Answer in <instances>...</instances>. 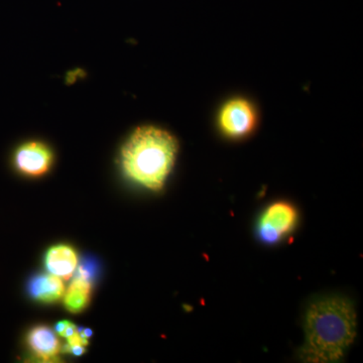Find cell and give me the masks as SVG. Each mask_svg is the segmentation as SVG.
<instances>
[{"mask_svg":"<svg viewBox=\"0 0 363 363\" xmlns=\"http://www.w3.org/2000/svg\"><path fill=\"white\" fill-rule=\"evenodd\" d=\"M304 330L305 342L300 350L303 362H337L357 337V312L346 298H320L306 312Z\"/></svg>","mask_w":363,"mask_h":363,"instance_id":"6da1fadb","label":"cell"},{"mask_svg":"<svg viewBox=\"0 0 363 363\" xmlns=\"http://www.w3.org/2000/svg\"><path fill=\"white\" fill-rule=\"evenodd\" d=\"M175 136L156 126H140L121 150V166L130 180L150 191L164 187L178 154Z\"/></svg>","mask_w":363,"mask_h":363,"instance_id":"7a4b0ae2","label":"cell"},{"mask_svg":"<svg viewBox=\"0 0 363 363\" xmlns=\"http://www.w3.org/2000/svg\"><path fill=\"white\" fill-rule=\"evenodd\" d=\"M298 217L297 209L290 203H272L264 210L257 220V238L269 245L281 242L295 230Z\"/></svg>","mask_w":363,"mask_h":363,"instance_id":"3957f363","label":"cell"},{"mask_svg":"<svg viewBox=\"0 0 363 363\" xmlns=\"http://www.w3.org/2000/svg\"><path fill=\"white\" fill-rule=\"evenodd\" d=\"M219 125L229 138H240L248 135L255 125V112L252 104L243 99L227 102L219 114Z\"/></svg>","mask_w":363,"mask_h":363,"instance_id":"277c9868","label":"cell"},{"mask_svg":"<svg viewBox=\"0 0 363 363\" xmlns=\"http://www.w3.org/2000/svg\"><path fill=\"white\" fill-rule=\"evenodd\" d=\"M13 164L16 169L23 175L43 176L51 168L52 152L45 143H26L14 152Z\"/></svg>","mask_w":363,"mask_h":363,"instance_id":"5b68a950","label":"cell"},{"mask_svg":"<svg viewBox=\"0 0 363 363\" xmlns=\"http://www.w3.org/2000/svg\"><path fill=\"white\" fill-rule=\"evenodd\" d=\"M45 262L50 274L61 279H69L77 269V253L70 245H55L48 250Z\"/></svg>","mask_w":363,"mask_h":363,"instance_id":"8992f818","label":"cell"},{"mask_svg":"<svg viewBox=\"0 0 363 363\" xmlns=\"http://www.w3.org/2000/svg\"><path fill=\"white\" fill-rule=\"evenodd\" d=\"M28 294L43 303H55L63 297L65 286L61 278L52 274H40L28 281Z\"/></svg>","mask_w":363,"mask_h":363,"instance_id":"52a82bcc","label":"cell"},{"mask_svg":"<svg viewBox=\"0 0 363 363\" xmlns=\"http://www.w3.org/2000/svg\"><path fill=\"white\" fill-rule=\"evenodd\" d=\"M28 346L40 359L56 358L61 351V344L56 333L47 326H38L28 332Z\"/></svg>","mask_w":363,"mask_h":363,"instance_id":"ba28073f","label":"cell"},{"mask_svg":"<svg viewBox=\"0 0 363 363\" xmlns=\"http://www.w3.org/2000/svg\"><path fill=\"white\" fill-rule=\"evenodd\" d=\"M91 278L81 272H76L75 279L72 281L64 295V304L71 313H80L86 309L90 303Z\"/></svg>","mask_w":363,"mask_h":363,"instance_id":"9c48e42d","label":"cell"},{"mask_svg":"<svg viewBox=\"0 0 363 363\" xmlns=\"http://www.w3.org/2000/svg\"><path fill=\"white\" fill-rule=\"evenodd\" d=\"M64 351L65 352L72 353L75 357H81L85 353V346L83 345H67L64 346Z\"/></svg>","mask_w":363,"mask_h":363,"instance_id":"30bf717a","label":"cell"},{"mask_svg":"<svg viewBox=\"0 0 363 363\" xmlns=\"http://www.w3.org/2000/svg\"><path fill=\"white\" fill-rule=\"evenodd\" d=\"M83 74H84V71L81 70V69L69 72V73L67 74L66 81L70 84V83H73L74 81L77 80L78 77H83Z\"/></svg>","mask_w":363,"mask_h":363,"instance_id":"8fae6325","label":"cell"},{"mask_svg":"<svg viewBox=\"0 0 363 363\" xmlns=\"http://www.w3.org/2000/svg\"><path fill=\"white\" fill-rule=\"evenodd\" d=\"M76 332H77V328H76L75 325L72 324L71 322L67 321L65 330H64L62 336H63V337L69 338L71 337L72 335H74Z\"/></svg>","mask_w":363,"mask_h":363,"instance_id":"7c38bea8","label":"cell"}]
</instances>
